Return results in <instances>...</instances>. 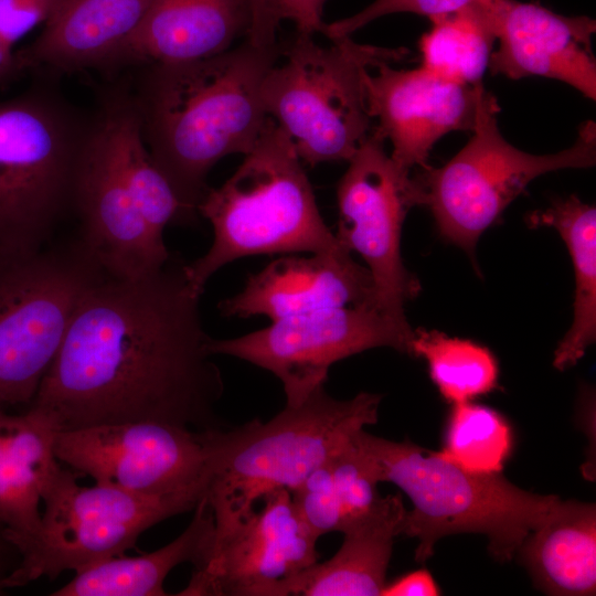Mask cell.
Returning <instances> with one entry per match:
<instances>
[{
	"mask_svg": "<svg viewBox=\"0 0 596 596\" xmlns=\"http://www.w3.org/2000/svg\"><path fill=\"white\" fill-rule=\"evenodd\" d=\"M184 264L136 278L104 275L78 302L30 406L61 430L152 421L224 427V391Z\"/></svg>",
	"mask_w": 596,
	"mask_h": 596,
	"instance_id": "1",
	"label": "cell"
},
{
	"mask_svg": "<svg viewBox=\"0 0 596 596\" xmlns=\"http://www.w3.org/2000/svg\"><path fill=\"white\" fill-rule=\"evenodd\" d=\"M281 42L244 41L216 55L138 67L129 81L149 155L193 221L222 158L248 153L267 115L262 87Z\"/></svg>",
	"mask_w": 596,
	"mask_h": 596,
	"instance_id": "2",
	"label": "cell"
},
{
	"mask_svg": "<svg viewBox=\"0 0 596 596\" xmlns=\"http://www.w3.org/2000/svg\"><path fill=\"white\" fill-rule=\"evenodd\" d=\"M382 396L361 392L345 401L324 386L268 422L253 419L207 429L210 479L205 501L215 538L244 522L267 494L290 493L366 425L377 422Z\"/></svg>",
	"mask_w": 596,
	"mask_h": 596,
	"instance_id": "3",
	"label": "cell"
},
{
	"mask_svg": "<svg viewBox=\"0 0 596 596\" xmlns=\"http://www.w3.org/2000/svg\"><path fill=\"white\" fill-rule=\"evenodd\" d=\"M353 441L379 482H392L409 498L413 508L405 513L402 533L417 539L418 563L433 556L438 540L457 533L485 534L491 556L509 562L562 502L555 494L523 490L502 472L469 471L443 450L384 439L364 428Z\"/></svg>",
	"mask_w": 596,
	"mask_h": 596,
	"instance_id": "4",
	"label": "cell"
},
{
	"mask_svg": "<svg viewBox=\"0 0 596 596\" xmlns=\"http://www.w3.org/2000/svg\"><path fill=\"white\" fill-rule=\"evenodd\" d=\"M198 214L214 232L210 249L184 264L198 296L217 270L242 257L312 254L340 245L319 212L291 139L270 117L233 175L209 189Z\"/></svg>",
	"mask_w": 596,
	"mask_h": 596,
	"instance_id": "5",
	"label": "cell"
},
{
	"mask_svg": "<svg viewBox=\"0 0 596 596\" xmlns=\"http://www.w3.org/2000/svg\"><path fill=\"white\" fill-rule=\"evenodd\" d=\"M95 113L67 102L51 82L0 102V253L42 248L73 207Z\"/></svg>",
	"mask_w": 596,
	"mask_h": 596,
	"instance_id": "6",
	"label": "cell"
},
{
	"mask_svg": "<svg viewBox=\"0 0 596 596\" xmlns=\"http://www.w3.org/2000/svg\"><path fill=\"white\" fill-rule=\"evenodd\" d=\"M298 32L281 42V64L267 73L262 100L266 115L291 139L309 166L349 161L372 130L365 89L370 67L393 63L407 53L332 40L328 47Z\"/></svg>",
	"mask_w": 596,
	"mask_h": 596,
	"instance_id": "7",
	"label": "cell"
},
{
	"mask_svg": "<svg viewBox=\"0 0 596 596\" xmlns=\"http://www.w3.org/2000/svg\"><path fill=\"white\" fill-rule=\"evenodd\" d=\"M496 97L483 91L466 146L440 168H422L413 177L417 205L429 207L439 235L469 256L489 228L535 178L596 163V125L587 120L570 148L532 155L509 143L498 126Z\"/></svg>",
	"mask_w": 596,
	"mask_h": 596,
	"instance_id": "8",
	"label": "cell"
},
{
	"mask_svg": "<svg viewBox=\"0 0 596 596\" xmlns=\"http://www.w3.org/2000/svg\"><path fill=\"white\" fill-rule=\"evenodd\" d=\"M205 494L206 487L163 496L98 483L84 487L71 470L61 467L42 496L41 525L15 545L20 563L3 587H21L41 577L53 581L64 571L78 572L125 555L146 530L194 510Z\"/></svg>",
	"mask_w": 596,
	"mask_h": 596,
	"instance_id": "9",
	"label": "cell"
},
{
	"mask_svg": "<svg viewBox=\"0 0 596 596\" xmlns=\"http://www.w3.org/2000/svg\"><path fill=\"white\" fill-rule=\"evenodd\" d=\"M104 275L82 241L0 253V408L31 405L78 302Z\"/></svg>",
	"mask_w": 596,
	"mask_h": 596,
	"instance_id": "10",
	"label": "cell"
},
{
	"mask_svg": "<svg viewBox=\"0 0 596 596\" xmlns=\"http://www.w3.org/2000/svg\"><path fill=\"white\" fill-rule=\"evenodd\" d=\"M413 334L375 307L348 306L275 320L233 339L211 338L207 349L269 371L283 383L286 405L297 406L324 385L340 360L380 347L412 355Z\"/></svg>",
	"mask_w": 596,
	"mask_h": 596,
	"instance_id": "11",
	"label": "cell"
},
{
	"mask_svg": "<svg viewBox=\"0 0 596 596\" xmlns=\"http://www.w3.org/2000/svg\"><path fill=\"white\" fill-rule=\"evenodd\" d=\"M385 140L372 127L350 158L337 187L338 241L358 253L375 288L377 309L393 321L409 326L405 305L421 290L401 255L402 226L417 205L409 171L385 152Z\"/></svg>",
	"mask_w": 596,
	"mask_h": 596,
	"instance_id": "12",
	"label": "cell"
},
{
	"mask_svg": "<svg viewBox=\"0 0 596 596\" xmlns=\"http://www.w3.org/2000/svg\"><path fill=\"white\" fill-rule=\"evenodd\" d=\"M55 455L95 483L125 491L163 496L210 479L206 430L139 421L61 430Z\"/></svg>",
	"mask_w": 596,
	"mask_h": 596,
	"instance_id": "13",
	"label": "cell"
},
{
	"mask_svg": "<svg viewBox=\"0 0 596 596\" xmlns=\"http://www.w3.org/2000/svg\"><path fill=\"white\" fill-rule=\"evenodd\" d=\"M244 522L215 544L193 571L181 596H286L288 583L319 561L318 538L305 524L291 493L267 494Z\"/></svg>",
	"mask_w": 596,
	"mask_h": 596,
	"instance_id": "14",
	"label": "cell"
},
{
	"mask_svg": "<svg viewBox=\"0 0 596 596\" xmlns=\"http://www.w3.org/2000/svg\"><path fill=\"white\" fill-rule=\"evenodd\" d=\"M391 63L365 76L373 127L392 145L391 158L402 169L426 168L436 141L455 130L472 131L482 83L468 85L444 78L421 66L395 70Z\"/></svg>",
	"mask_w": 596,
	"mask_h": 596,
	"instance_id": "15",
	"label": "cell"
},
{
	"mask_svg": "<svg viewBox=\"0 0 596 596\" xmlns=\"http://www.w3.org/2000/svg\"><path fill=\"white\" fill-rule=\"evenodd\" d=\"M73 209L82 222L81 241L107 275L141 277L170 259L163 237L145 221L121 178L96 114L77 174Z\"/></svg>",
	"mask_w": 596,
	"mask_h": 596,
	"instance_id": "16",
	"label": "cell"
},
{
	"mask_svg": "<svg viewBox=\"0 0 596 596\" xmlns=\"http://www.w3.org/2000/svg\"><path fill=\"white\" fill-rule=\"evenodd\" d=\"M487 17L499 45L492 51V74L511 79L542 76L564 82L596 99V60L592 36L596 21L566 17L517 0H473Z\"/></svg>",
	"mask_w": 596,
	"mask_h": 596,
	"instance_id": "17",
	"label": "cell"
},
{
	"mask_svg": "<svg viewBox=\"0 0 596 596\" xmlns=\"http://www.w3.org/2000/svg\"><path fill=\"white\" fill-rule=\"evenodd\" d=\"M376 306L369 269L341 243L308 257L284 255L256 274L243 289L219 304L225 317L265 316L270 321L317 310Z\"/></svg>",
	"mask_w": 596,
	"mask_h": 596,
	"instance_id": "18",
	"label": "cell"
},
{
	"mask_svg": "<svg viewBox=\"0 0 596 596\" xmlns=\"http://www.w3.org/2000/svg\"><path fill=\"white\" fill-rule=\"evenodd\" d=\"M248 24L244 0H152L138 26L97 70L116 75L126 67L216 55L246 36Z\"/></svg>",
	"mask_w": 596,
	"mask_h": 596,
	"instance_id": "19",
	"label": "cell"
},
{
	"mask_svg": "<svg viewBox=\"0 0 596 596\" xmlns=\"http://www.w3.org/2000/svg\"><path fill=\"white\" fill-rule=\"evenodd\" d=\"M152 0H63L42 33L15 52L23 71L96 68L138 26Z\"/></svg>",
	"mask_w": 596,
	"mask_h": 596,
	"instance_id": "20",
	"label": "cell"
},
{
	"mask_svg": "<svg viewBox=\"0 0 596 596\" xmlns=\"http://www.w3.org/2000/svg\"><path fill=\"white\" fill-rule=\"evenodd\" d=\"M58 433L55 421L38 407L18 414L0 408V522L14 546L41 525L42 496L61 469Z\"/></svg>",
	"mask_w": 596,
	"mask_h": 596,
	"instance_id": "21",
	"label": "cell"
},
{
	"mask_svg": "<svg viewBox=\"0 0 596 596\" xmlns=\"http://www.w3.org/2000/svg\"><path fill=\"white\" fill-rule=\"evenodd\" d=\"M405 513L401 496L381 497L366 514L341 531L343 542L331 558L315 563L288 583L286 596L381 595Z\"/></svg>",
	"mask_w": 596,
	"mask_h": 596,
	"instance_id": "22",
	"label": "cell"
},
{
	"mask_svg": "<svg viewBox=\"0 0 596 596\" xmlns=\"http://www.w3.org/2000/svg\"><path fill=\"white\" fill-rule=\"evenodd\" d=\"M95 114L121 178L151 230L163 237L169 224L192 222L149 155L129 81H117L102 91Z\"/></svg>",
	"mask_w": 596,
	"mask_h": 596,
	"instance_id": "23",
	"label": "cell"
},
{
	"mask_svg": "<svg viewBox=\"0 0 596 596\" xmlns=\"http://www.w3.org/2000/svg\"><path fill=\"white\" fill-rule=\"evenodd\" d=\"M517 554L536 588L549 595L586 596L596 589V505L562 501L529 533Z\"/></svg>",
	"mask_w": 596,
	"mask_h": 596,
	"instance_id": "24",
	"label": "cell"
},
{
	"mask_svg": "<svg viewBox=\"0 0 596 596\" xmlns=\"http://www.w3.org/2000/svg\"><path fill=\"white\" fill-rule=\"evenodd\" d=\"M192 521L172 542L148 554L116 556L75 572L52 596H164V579L178 565L206 564L215 544V523L205 499Z\"/></svg>",
	"mask_w": 596,
	"mask_h": 596,
	"instance_id": "25",
	"label": "cell"
},
{
	"mask_svg": "<svg viewBox=\"0 0 596 596\" xmlns=\"http://www.w3.org/2000/svg\"><path fill=\"white\" fill-rule=\"evenodd\" d=\"M529 225L551 226L564 241L572 258L575 292L573 322L558 343L553 365L564 371L575 365L596 339V209L576 195L554 201L530 214Z\"/></svg>",
	"mask_w": 596,
	"mask_h": 596,
	"instance_id": "26",
	"label": "cell"
},
{
	"mask_svg": "<svg viewBox=\"0 0 596 596\" xmlns=\"http://www.w3.org/2000/svg\"><path fill=\"white\" fill-rule=\"evenodd\" d=\"M429 19L432 26L419 41L421 66L457 83H481L496 35L480 7L472 1Z\"/></svg>",
	"mask_w": 596,
	"mask_h": 596,
	"instance_id": "27",
	"label": "cell"
},
{
	"mask_svg": "<svg viewBox=\"0 0 596 596\" xmlns=\"http://www.w3.org/2000/svg\"><path fill=\"white\" fill-rule=\"evenodd\" d=\"M412 355L425 359L432 381L451 404L470 402L498 385L496 356L473 341L419 328L414 330Z\"/></svg>",
	"mask_w": 596,
	"mask_h": 596,
	"instance_id": "28",
	"label": "cell"
},
{
	"mask_svg": "<svg viewBox=\"0 0 596 596\" xmlns=\"http://www.w3.org/2000/svg\"><path fill=\"white\" fill-rule=\"evenodd\" d=\"M512 448L511 426L500 413L471 402L453 404L443 449L453 461L469 471L499 473Z\"/></svg>",
	"mask_w": 596,
	"mask_h": 596,
	"instance_id": "29",
	"label": "cell"
},
{
	"mask_svg": "<svg viewBox=\"0 0 596 596\" xmlns=\"http://www.w3.org/2000/svg\"><path fill=\"white\" fill-rule=\"evenodd\" d=\"M329 466L341 509V532L375 505L381 498L376 489L379 480L353 436L329 459Z\"/></svg>",
	"mask_w": 596,
	"mask_h": 596,
	"instance_id": "30",
	"label": "cell"
},
{
	"mask_svg": "<svg viewBox=\"0 0 596 596\" xmlns=\"http://www.w3.org/2000/svg\"><path fill=\"white\" fill-rule=\"evenodd\" d=\"M327 0H244L248 12L246 41L257 46H269L277 40L283 21L295 23L296 31L308 34L326 31L323 7Z\"/></svg>",
	"mask_w": 596,
	"mask_h": 596,
	"instance_id": "31",
	"label": "cell"
},
{
	"mask_svg": "<svg viewBox=\"0 0 596 596\" xmlns=\"http://www.w3.org/2000/svg\"><path fill=\"white\" fill-rule=\"evenodd\" d=\"M291 498L297 513L318 539L329 532H340L341 509L329 460L315 469L291 492Z\"/></svg>",
	"mask_w": 596,
	"mask_h": 596,
	"instance_id": "32",
	"label": "cell"
},
{
	"mask_svg": "<svg viewBox=\"0 0 596 596\" xmlns=\"http://www.w3.org/2000/svg\"><path fill=\"white\" fill-rule=\"evenodd\" d=\"M473 0H375L362 11L329 23L326 25L324 35L331 41L350 36L353 32L383 15L392 13H415L433 18L436 15L454 12Z\"/></svg>",
	"mask_w": 596,
	"mask_h": 596,
	"instance_id": "33",
	"label": "cell"
},
{
	"mask_svg": "<svg viewBox=\"0 0 596 596\" xmlns=\"http://www.w3.org/2000/svg\"><path fill=\"white\" fill-rule=\"evenodd\" d=\"M63 0H0V40L13 45L42 22H47Z\"/></svg>",
	"mask_w": 596,
	"mask_h": 596,
	"instance_id": "34",
	"label": "cell"
},
{
	"mask_svg": "<svg viewBox=\"0 0 596 596\" xmlns=\"http://www.w3.org/2000/svg\"><path fill=\"white\" fill-rule=\"evenodd\" d=\"M440 589L433 575L425 568L407 573L385 584L383 596H435Z\"/></svg>",
	"mask_w": 596,
	"mask_h": 596,
	"instance_id": "35",
	"label": "cell"
},
{
	"mask_svg": "<svg viewBox=\"0 0 596 596\" xmlns=\"http://www.w3.org/2000/svg\"><path fill=\"white\" fill-rule=\"evenodd\" d=\"M20 563V553L8 538L6 526L0 522V595L6 590L4 581Z\"/></svg>",
	"mask_w": 596,
	"mask_h": 596,
	"instance_id": "36",
	"label": "cell"
},
{
	"mask_svg": "<svg viewBox=\"0 0 596 596\" xmlns=\"http://www.w3.org/2000/svg\"><path fill=\"white\" fill-rule=\"evenodd\" d=\"M22 72L23 70L13 47L0 40V84L9 82Z\"/></svg>",
	"mask_w": 596,
	"mask_h": 596,
	"instance_id": "37",
	"label": "cell"
}]
</instances>
